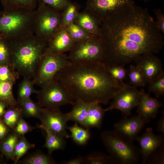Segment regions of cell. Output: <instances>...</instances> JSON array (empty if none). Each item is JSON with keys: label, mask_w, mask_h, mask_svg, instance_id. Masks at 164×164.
Returning a JSON list of instances; mask_svg holds the SVG:
<instances>
[{"label": "cell", "mask_w": 164, "mask_h": 164, "mask_svg": "<svg viewBox=\"0 0 164 164\" xmlns=\"http://www.w3.org/2000/svg\"><path fill=\"white\" fill-rule=\"evenodd\" d=\"M13 83L0 80V101L8 106L14 107L18 105V103L12 92Z\"/></svg>", "instance_id": "cell-24"}, {"label": "cell", "mask_w": 164, "mask_h": 164, "mask_svg": "<svg viewBox=\"0 0 164 164\" xmlns=\"http://www.w3.org/2000/svg\"><path fill=\"white\" fill-rule=\"evenodd\" d=\"M34 84L32 79L27 78H23V79L19 84L18 89V103L30 97L33 94L37 93L38 91L34 87Z\"/></svg>", "instance_id": "cell-28"}, {"label": "cell", "mask_w": 164, "mask_h": 164, "mask_svg": "<svg viewBox=\"0 0 164 164\" xmlns=\"http://www.w3.org/2000/svg\"><path fill=\"white\" fill-rule=\"evenodd\" d=\"M107 66H124L147 54L162 49L163 34L146 9L130 5L103 21L101 36Z\"/></svg>", "instance_id": "cell-1"}, {"label": "cell", "mask_w": 164, "mask_h": 164, "mask_svg": "<svg viewBox=\"0 0 164 164\" xmlns=\"http://www.w3.org/2000/svg\"><path fill=\"white\" fill-rule=\"evenodd\" d=\"M39 0L50 7L60 12L64 10L70 1L69 0Z\"/></svg>", "instance_id": "cell-41"}, {"label": "cell", "mask_w": 164, "mask_h": 164, "mask_svg": "<svg viewBox=\"0 0 164 164\" xmlns=\"http://www.w3.org/2000/svg\"></svg>", "instance_id": "cell-47"}, {"label": "cell", "mask_w": 164, "mask_h": 164, "mask_svg": "<svg viewBox=\"0 0 164 164\" xmlns=\"http://www.w3.org/2000/svg\"><path fill=\"white\" fill-rule=\"evenodd\" d=\"M67 129L70 132V138L79 145L86 144L90 138L89 130L80 126L77 123H75L72 126H67Z\"/></svg>", "instance_id": "cell-23"}, {"label": "cell", "mask_w": 164, "mask_h": 164, "mask_svg": "<svg viewBox=\"0 0 164 164\" xmlns=\"http://www.w3.org/2000/svg\"><path fill=\"white\" fill-rule=\"evenodd\" d=\"M76 43L65 28L61 27L47 43L44 55L62 54L69 52Z\"/></svg>", "instance_id": "cell-15"}, {"label": "cell", "mask_w": 164, "mask_h": 164, "mask_svg": "<svg viewBox=\"0 0 164 164\" xmlns=\"http://www.w3.org/2000/svg\"><path fill=\"white\" fill-rule=\"evenodd\" d=\"M127 77L131 86L136 88L144 87L147 84L142 73L136 65H130L128 70Z\"/></svg>", "instance_id": "cell-30"}, {"label": "cell", "mask_w": 164, "mask_h": 164, "mask_svg": "<svg viewBox=\"0 0 164 164\" xmlns=\"http://www.w3.org/2000/svg\"></svg>", "instance_id": "cell-48"}, {"label": "cell", "mask_w": 164, "mask_h": 164, "mask_svg": "<svg viewBox=\"0 0 164 164\" xmlns=\"http://www.w3.org/2000/svg\"><path fill=\"white\" fill-rule=\"evenodd\" d=\"M19 137L13 132L8 135L1 145V149L3 153L13 161L15 146Z\"/></svg>", "instance_id": "cell-33"}, {"label": "cell", "mask_w": 164, "mask_h": 164, "mask_svg": "<svg viewBox=\"0 0 164 164\" xmlns=\"http://www.w3.org/2000/svg\"><path fill=\"white\" fill-rule=\"evenodd\" d=\"M142 91L124 82H121L120 88L112 98L110 105L104 109L105 111L118 109L124 117L131 116L132 109L138 105Z\"/></svg>", "instance_id": "cell-10"}, {"label": "cell", "mask_w": 164, "mask_h": 164, "mask_svg": "<svg viewBox=\"0 0 164 164\" xmlns=\"http://www.w3.org/2000/svg\"><path fill=\"white\" fill-rule=\"evenodd\" d=\"M104 44L102 39L93 36L76 43L67 57L72 63L104 61Z\"/></svg>", "instance_id": "cell-8"}, {"label": "cell", "mask_w": 164, "mask_h": 164, "mask_svg": "<svg viewBox=\"0 0 164 164\" xmlns=\"http://www.w3.org/2000/svg\"><path fill=\"white\" fill-rule=\"evenodd\" d=\"M22 117L21 110L19 105L10 107L3 114L4 122L7 126L13 129Z\"/></svg>", "instance_id": "cell-32"}, {"label": "cell", "mask_w": 164, "mask_h": 164, "mask_svg": "<svg viewBox=\"0 0 164 164\" xmlns=\"http://www.w3.org/2000/svg\"><path fill=\"white\" fill-rule=\"evenodd\" d=\"M3 9L34 10L37 6L38 0H0Z\"/></svg>", "instance_id": "cell-25"}, {"label": "cell", "mask_w": 164, "mask_h": 164, "mask_svg": "<svg viewBox=\"0 0 164 164\" xmlns=\"http://www.w3.org/2000/svg\"><path fill=\"white\" fill-rule=\"evenodd\" d=\"M80 7L76 2H69L66 7L62 12L61 27L65 28L74 22L79 12Z\"/></svg>", "instance_id": "cell-26"}, {"label": "cell", "mask_w": 164, "mask_h": 164, "mask_svg": "<svg viewBox=\"0 0 164 164\" xmlns=\"http://www.w3.org/2000/svg\"><path fill=\"white\" fill-rule=\"evenodd\" d=\"M105 112L100 104L91 103L87 116L82 127L89 130L93 128L100 129Z\"/></svg>", "instance_id": "cell-19"}, {"label": "cell", "mask_w": 164, "mask_h": 164, "mask_svg": "<svg viewBox=\"0 0 164 164\" xmlns=\"http://www.w3.org/2000/svg\"><path fill=\"white\" fill-rule=\"evenodd\" d=\"M62 12L38 0L35 9L34 34L47 43L61 28Z\"/></svg>", "instance_id": "cell-6"}, {"label": "cell", "mask_w": 164, "mask_h": 164, "mask_svg": "<svg viewBox=\"0 0 164 164\" xmlns=\"http://www.w3.org/2000/svg\"><path fill=\"white\" fill-rule=\"evenodd\" d=\"M135 62L142 73L147 83H149L164 74L162 61L155 54L143 55Z\"/></svg>", "instance_id": "cell-13"}, {"label": "cell", "mask_w": 164, "mask_h": 164, "mask_svg": "<svg viewBox=\"0 0 164 164\" xmlns=\"http://www.w3.org/2000/svg\"><path fill=\"white\" fill-rule=\"evenodd\" d=\"M157 131L164 133V116L159 119L157 123Z\"/></svg>", "instance_id": "cell-44"}, {"label": "cell", "mask_w": 164, "mask_h": 164, "mask_svg": "<svg viewBox=\"0 0 164 164\" xmlns=\"http://www.w3.org/2000/svg\"><path fill=\"white\" fill-rule=\"evenodd\" d=\"M35 9L0 11V37L12 41L34 34Z\"/></svg>", "instance_id": "cell-4"}, {"label": "cell", "mask_w": 164, "mask_h": 164, "mask_svg": "<svg viewBox=\"0 0 164 164\" xmlns=\"http://www.w3.org/2000/svg\"><path fill=\"white\" fill-rule=\"evenodd\" d=\"M156 20L155 23L156 26L164 35V15L160 9H157L154 11Z\"/></svg>", "instance_id": "cell-42"}, {"label": "cell", "mask_w": 164, "mask_h": 164, "mask_svg": "<svg viewBox=\"0 0 164 164\" xmlns=\"http://www.w3.org/2000/svg\"><path fill=\"white\" fill-rule=\"evenodd\" d=\"M84 159L85 164H116L110 155L98 152L91 153L84 157Z\"/></svg>", "instance_id": "cell-34"}, {"label": "cell", "mask_w": 164, "mask_h": 164, "mask_svg": "<svg viewBox=\"0 0 164 164\" xmlns=\"http://www.w3.org/2000/svg\"><path fill=\"white\" fill-rule=\"evenodd\" d=\"M17 78L11 70L9 65H0V80L15 84Z\"/></svg>", "instance_id": "cell-39"}, {"label": "cell", "mask_w": 164, "mask_h": 164, "mask_svg": "<svg viewBox=\"0 0 164 164\" xmlns=\"http://www.w3.org/2000/svg\"><path fill=\"white\" fill-rule=\"evenodd\" d=\"M149 84V92L153 93L156 98L161 97L164 94V74Z\"/></svg>", "instance_id": "cell-36"}, {"label": "cell", "mask_w": 164, "mask_h": 164, "mask_svg": "<svg viewBox=\"0 0 164 164\" xmlns=\"http://www.w3.org/2000/svg\"><path fill=\"white\" fill-rule=\"evenodd\" d=\"M10 51L8 41L0 37V65H9Z\"/></svg>", "instance_id": "cell-37"}, {"label": "cell", "mask_w": 164, "mask_h": 164, "mask_svg": "<svg viewBox=\"0 0 164 164\" xmlns=\"http://www.w3.org/2000/svg\"><path fill=\"white\" fill-rule=\"evenodd\" d=\"M138 114L136 116L124 117L114 125V130L130 140H136L145 125L149 121Z\"/></svg>", "instance_id": "cell-14"}, {"label": "cell", "mask_w": 164, "mask_h": 164, "mask_svg": "<svg viewBox=\"0 0 164 164\" xmlns=\"http://www.w3.org/2000/svg\"><path fill=\"white\" fill-rule=\"evenodd\" d=\"M39 128L46 132L45 142L43 147L47 149L48 154L51 155L54 151L63 150L65 148L66 142L65 138L57 135L44 127Z\"/></svg>", "instance_id": "cell-21"}, {"label": "cell", "mask_w": 164, "mask_h": 164, "mask_svg": "<svg viewBox=\"0 0 164 164\" xmlns=\"http://www.w3.org/2000/svg\"><path fill=\"white\" fill-rule=\"evenodd\" d=\"M37 94V103L42 108H59L66 104L72 105L74 101L63 85L54 78L42 86Z\"/></svg>", "instance_id": "cell-7"}, {"label": "cell", "mask_w": 164, "mask_h": 164, "mask_svg": "<svg viewBox=\"0 0 164 164\" xmlns=\"http://www.w3.org/2000/svg\"><path fill=\"white\" fill-rule=\"evenodd\" d=\"M136 140L140 145L143 164L147 162L148 158L153 152L163 146L164 142L163 136L155 134L151 128H147L145 132Z\"/></svg>", "instance_id": "cell-16"}, {"label": "cell", "mask_w": 164, "mask_h": 164, "mask_svg": "<svg viewBox=\"0 0 164 164\" xmlns=\"http://www.w3.org/2000/svg\"><path fill=\"white\" fill-rule=\"evenodd\" d=\"M41 152H35L19 160L18 163L23 164H54L55 161L50 155Z\"/></svg>", "instance_id": "cell-27"}, {"label": "cell", "mask_w": 164, "mask_h": 164, "mask_svg": "<svg viewBox=\"0 0 164 164\" xmlns=\"http://www.w3.org/2000/svg\"><path fill=\"white\" fill-rule=\"evenodd\" d=\"M134 3L133 0H87L85 9L102 22L118 11Z\"/></svg>", "instance_id": "cell-12"}, {"label": "cell", "mask_w": 164, "mask_h": 164, "mask_svg": "<svg viewBox=\"0 0 164 164\" xmlns=\"http://www.w3.org/2000/svg\"><path fill=\"white\" fill-rule=\"evenodd\" d=\"M7 41L10 51L9 66L11 70L17 79L22 76L32 79L44 54L47 43L34 34Z\"/></svg>", "instance_id": "cell-3"}, {"label": "cell", "mask_w": 164, "mask_h": 164, "mask_svg": "<svg viewBox=\"0 0 164 164\" xmlns=\"http://www.w3.org/2000/svg\"><path fill=\"white\" fill-rule=\"evenodd\" d=\"M64 164H81L84 163V157L80 156L77 158L63 162Z\"/></svg>", "instance_id": "cell-43"}, {"label": "cell", "mask_w": 164, "mask_h": 164, "mask_svg": "<svg viewBox=\"0 0 164 164\" xmlns=\"http://www.w3.org/2000/svg\"><path fill=\"white\" fill-rule=\"evenodd\" d=\"M74 23L91 35L101 38V22L86 9L79 12Z\"/></svg>", "instance_id": "cell-18"}, {"label": "cell", "mask_w": 164, "mask_h": 164, "mask_svg": "<svg viewBox=\"0 0 164 164\" xmlns=\"http://www.w3.org/2000/svg\"><path fill=\"white\" fill-rule=\"evenodd\" d=\"M39 119L41 124L38 126L39 128H45L65 138H70L67 131L66 124L69 121L67 115L63 113L59 108H43Z\"/></svg>", "instance_id": "cell-11"}, {"label": "cell", "mask_w": 164, "mask_h": 164, "mask_svg": "<svg viewBox=\"0 0 164 164\" xmlns=\"http://www.w3.org/2000/svg\"><path fill=\"white\" fill-rule=\"evenodd\" d=\"M100 137L116 164H136L141 158L140 148L133 144V141L115 130L104 131Z\"/></svg>", "instance_id": "cell-5"}, {"label": "cell", "mask_w": 164, "mask_h": 164, "mask_svg": "<svg viewBox=\"0 0 164 164\" xmlns=\"http://www.w3.org/2000/svg\"><path fill=\"white\" fill-rule=\"evenodd\" d=\"M147 162L150 164H163L164 153L163 146L153 152L148 158Z\"/></svg>", "instance_id": "cell-40"}, {"label": "cell", "mask_w": 164, "mask_h": 164, "mask_svg": "<svg viewBox=\"0 0 164 164\" xmlns=\"http://www.w3.org/2000/svg\"><path fill=\"white\" fill-rule=\"evenodd\" d=\"M65 28L70 36L76 43L83 41L94 36L74 22Z\"/></svg>", "instance_id": "cell-31"}, {"label": "cell", "mask_w": 164, "mask_h": 164, "mask_svg": "<svg viewBox=\"0 0 164 164\" xmlns=\"http://www.w3.org/2000/svg\"><path fill=\"white\" fill-rule=\"evenodd\" d=\"M71 63L64 53L44 55L32 79L34 85L41 87L49 83L59 72Z\"/></svg>", "instance_id": "cell-9"}, {"label": "cell", "mask_w": 164, "mask_h": 164, "mask_svg": "<svg viewBox=\"0 0 164 164\" xmlns=\"http://www.w3.org/2000/svg\"><path fill=\"white\" fill-rule=\"evenodd\" d=\"M7 105L4 103L0 101V116L3 115L5 111V108Z\"/></svg>", "instance_id": "cell-46"}, {"label": "cell", "mask_w": 164, "mask_h": 164, "mask_svg": "<svg viewBox=\"0 0 164 164\" xmlns=\"http://www.w3.org/2000/svg\"><path fill=\"white\" fill-rule=\"evenodd\" d=\"M6 126L0 122V140L4 137L7 132V128Z\"/></svg>", "instance_id": "cell-45"}, {"label": "cell", "mask_w": 164, "mask_h": 164, "mask_svg": "<svg viewBox=\"0 0 164 164\" xmlns=\"http://www.w3.org/2000/svg\"><path fill=\"white\" fill-rule=\"evenodd\" d=\"M90 104L80 101H74L71 110L66 113L68 121H74L82 127L87 116Z\"/></svg>", "instance_id": "cell-20"}, {"label": "cell", "mask_w": 164, "mask_h": 164, "mask_svg": "<svg viewBox=\"0 0 164 164\" xmlns=\"http://www.w3.org/2000/svg\"><path fill=\"white\" fill-rule=\"evenodd\" d=\"M18 105L21 109L22 116L39 119L43 108L30 97L18 103Z\"/></svg>", "instance_id": "cell-22"}, {"label": "cell", "mask_w": 164, "mask_h": 164, "mask_svg": "<svg viewBox=\"0 0 164 164\" xmlns=\"http://www.w3.org/2000/svg\"><path fill=\"white\" fill-rule=\"evenodd\" d=\"M162 104L157 99L150 97L148 93L142 90L137 106L138 114L149 120L155 118Z\"/></svg>", "instance_id": "cell-17"}, {"label": "cell", "mask_w": 164, "mask_h": 164, "mask_svg": "<svg viewBox=\"0 0 164 164\" xmlns=\"http://www.w3.org/2000/svg\"><path fill=\"white\" fill-rule=\"evenodd\" d=\"M35 128V127L31 126L22 117L15 125L13 131L14 133L20 136L31 132Z\"/></svg>", "instance_id": "cell-38"}, {"label": "cell", "mask_w": 164, "mask_h": 164, "mask_svg": "<svg viewBox=\"0 0 164 164\" xmlns=\"http://www.w3.org/2000/svg\"><path fill=\"white\" fill-rule=\"evenodd\" d=\"M107 71L115 80L119 83L124 82L127 77L128 70L122 65L107 66Z\"/></svg>", "instance_id": "cell-35"}, {"label": "cell", "mask_w": 164, "mask_h": 164, "mask_svg": "<svg viewBox=\"0 0 164 164\" xmlns=\"http://www.w3.org/2000/svg\"><path fill=\"white\" fill-rule=\"evenodd\" d=\"M35 146V145L29 142L24 135L20 136L14 150L13 159L14 164L18 163L29 150L33 148Z\"/></svg>", "instance_id": "cell-29"}, {"label": "cell", "mask_w": 164, "mask_h": 164, "mask_svg": "<svg viewBox=\"0 0 164 164\" xmlns=\"http://www.w3.org/2000/svg\"><path fill=\"white\" fill-rule=\"evenodd\" d=\"M54 78L63 85L73 101L88 103L107 104L121 84L110 75L103 60L71 62Z\"/></svg>", "instance_id": "cell-2"}]
</instances>
